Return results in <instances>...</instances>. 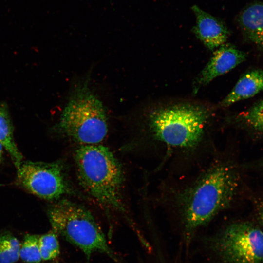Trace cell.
Listing matches in <instances>:
<instances>
[{
	"label": "cell",
	"mask_w": 263,
	"mask_h": 263,
	"mask_svg": "<svg viewBox=\"0 0 263 263\" xmlns=\"http://www.w3.org/2000/svg\"><path fill=\"white\" fill-rule=\"evenodd\" d=\"M235 173L227 165L210 167L182 197V237L189 244L197 231L229 205L236 190Z\"/></svg>",
	"instance_id": "1"
},
{
	"label": "cell",
	"mask_w": 263,
	"mask_h": 263,
	"mask_svg": "<svg viewBox=\"0 0 263 263\" xmlns=\"http://www.w3.org/2000/svg\"><path fill=\"white\" fill-rule=\"evenodd\" d=\"M75 159L79 182L85 191L105 208L126 215L122 195L123 170L109 148L82 145L76 150Z\"/></svg>",
	"instance_id": "2"
},
{
	"label": "cell",
	"mask_w": 263,
	"mask_h": 263,
	"mask_svg": "<svg viewBox=\"0 0 263 263\" xmlns=\"http://www.w3.org/2000/svg\"><path fill=\"white\" fill-rule=\"evenodd\" d=\"M89 80L75 86L57 125L63 135L82 145L98 144L108 131L105 106L91 90Z\"/></svg>",
	"instance_id": "3"
},
{
	"label": "cell",
	"mask_w": 263,
	"mask_h": 263,
	"mask_svg": "<svg viewBox=\"0 0 263 263\" xmlns=\"http://www.w3.org/2000/svg\"><path fill=\"white\" fill-rule=\"evenodd\" d=\"M47 214L52 230L78 247L87 260L93 253L98 252L107 255L116 263H122L109 246L93 215L84 206L61 199L49 207Z\"/></svg>",
	"instance_id": "4"
},
{
	"label": "cell",
	"mask_w": 263,
	"mask_h": 263,
	"mask_svg": "<svg viewBox=\"0 0 263 263\" xmlns=\"http://www.w3.org/2000/svg\"><path fill=\"white\" fill-rule=\"evenodd\" d=\"M210 114L207 108L194 103L161 107L149 113V129L155 139L168 146L190 148L202 138Z\"/></svg>",
	"instance_id": "5"
},
{
	"label": "cell",
	"mask_w": 263,
	"mask_h": 263,
	"mask_svg": "<svg viewBox=\"0 0 263 263\" xmlns=\"http://www.w3.org/2000/svg\"><path fill=\"white\" fill-rule=\"evenodd\" d=\"M210 247L223 263H263V231L249 222L227 225L210 240Z\"/></svg>",
	"instance_id": "6"
},
{
	"label": "cell",
	"mask_w": 263,
	"mask_h": 263,
	"mask_svg": "<svg viewBox=\"0 0 263 263\" xmlns=\"http://www.w3.org/2000/svg\"><path fill=\"white\" fill-rule=\"evenodd\" d=\"M17 169L20 184L38 197L56 200L71 193L63 166L59 162L23 161Z\"/></svg>",
	"instance_id": "7"
},
{
	"label": "cell",
	"mask_w": 263,
	"mask_h": 263,
	"mask_svg": "<svg viewBox=\"0 0 263 263\" xmlns=\"http://www.w3.org/2000/svg\"><path fill=\"white\" fill-rule=\"evenodd\" d=\"M247 54L230 44L225 43L213 51L209 61L196 78L193 86L195 94L200 88L208 84L245 60Z\"/></svg>",
	"instance_id": "8"
},
{
	"label": "cell",
	"mask_w": 263,
	"mask_h": 263,
	"mask_svg": "<svg viewBox=\"0 0 263 263\" xmlns=\"http://www.w3.org/2000/svg\"><path fill=\"white\" fill-rule=\"evenodd\" d=\"M191 9L196 18L192 31L197 38L213 52L225 43L230 32L224 23L196 5Z\"/></svg>",
	"instance_id": "9"
},
{
	"label": "cell",
	"mask_w": 263,
	"mask_h": 263,
	"mask_svg": "<svg viewBox=\"0 0 263 263\" xmlns=\"http://www.w3.org/2000/svg\"><path fill=\"white\" fill-rule=\"evenodd\" d=\"M263 91V70L255 69L244 74L232 90L221 102L222 107H227L236 102L254 96Z\"/></svg>",
	"instance_id": "10"
},
{
	"label": "cell",
	"mask_w": 263,
	"mask_h": 263,
	"mask_svg": "<svg viewBox=\"0 0 263 263\" xmlns=\"http://www.w3.org/2000/svg\"><path fill=\"white\" fill-rule=\"evenodd\" d=\"M238 22L245 38L263 48V3L255 2L246 7L239 14Z\"/></svg>",
	"instance_id": "11"
},
{
	"label": "cell",
	"mask_w": 263,
	"mask_h": 263,
	"mask_svg": "<svg viewBox=\"0 0 263 263\" xmlns=\"http://www.w3.org/2000/svg\"><path fill=\"white\" fill-rule=\"evenodd\" d=\"M0 143L8 152L16 168H18L23 162V156L15 142L13 126L7 108L0 103Z\"/></svg>",
	"instance_id": "12"
},
{
	"label": "cell",
	"mask_w": 263,
	"mask_h": 263,
	"mask_svg": "<svg viewBox=\"0 0 263 263\" xmlns=\"http://www.w3.org/2000/svg\"><path fill=\"white\" fill-rule=\"evenodd\" d=\"M20 244L10 232L0 234V263H15L19 258Z\"/></svg>",
	"instance_id": "13"
},
{
	"label": "cell",
	"mask_w": 263,
	"mask_h": 263,
	"mask_svg": "<svg viewBox=\"0 0 263 263\" xmlns=\"http://www.w3.org/2000/svg\"><path fill=\"white\" fill-rule=\"evenodd\" d=\"M39 236L27 234L20 245L19 258L27 263H39L42 260L39 246Z\"/></svg>",
	"instance_id": "14"
},
{
	"label": "cell",
	"mask_w": 263,
	"mask_h": 263,
	"mask_svg": "<svg viewBox=\"0 0 263 263\" xmlns=\"http://www.w3.org/2000/svg\"><path fill=\"white\" fill-rule=\"evenodd\" d=\"M39 246L42 260L48 261L56 258L60 253L57 234L52 230L39 236Z\"/></svg>",
	"instance_id": "15"
},
{
	"label": "cell",
	"mask_w": 263,
	"mask_h": 263,
	"mask_svg": "<svg viewBox=\"0 0 263 263\" xmlns=\"http://www.w3.org/2000/svg\"><path fill=\"white\" fill-rule=\"evenodd\" d=\"M242 116L243 120L249 126L263 131V99L253 105Z\"/></svg>",
	"instance_id": "16"
},
{
	"label": "cell",
	"mask_w": 263,
	"mask_h": 263,
	"mask_svg": "<svg viewBox=\"0 0 263 263\" xmlns=\"http://www.w3.org/2000/svg\"><path fill=\"white\" fill-rule=\"evenodd\" d=\"M258 217L260 223L263 226V203L261 204L258 207Z\"/></svg>",
	"instance_id": "17"
},
{
	"label": "cell",
	"mask_w": 263,
	"mask_h": 263,
	"mask_svg": "<svg viewBox=\"0 0 263 263\" xmlns=\"http://www.w3.org/2000/svg\"><path fill=\"white\" fill-rule=\"evenodd\" d=\"M3 146L0 143V164L1 162L2 158V155H3Z\"/></svg>",
	"instance_id": "18"
}]
</instances>
